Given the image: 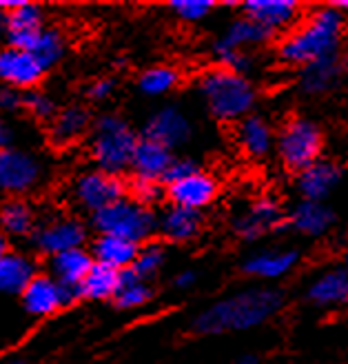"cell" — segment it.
Listing matches in <instances>:
<instances>
[{"label": "cell", "mask_w": 348, "mask_h": 364, "mask_svg": "<svg viewBox=\"0 0 348 364\" xmlns=\"http://www.w3.org/2000/svg\"><path fill=\"white\" fill-rule=\"evenodd\" d=\"M284 304V294L280 289H246L215 302L195 318V331L200 333H227L246 331L260 326L276 316Z\"/></svg>", "instance_id": "6da1fadb"}, {"label": "cell", "mask_w": 348, "mask_h": 364, "mask_svg": "<svg viewBox=\"0 0 348 364\" xmlns=\"http://www.w3.org/2000/svg\"><path fill=\"white\" fill-rule=\"evenodd\" d=\"M344 18L337 9L324 7L310 14L280 45V58L288 65H310L335 56L342 41Z\"/></svg>", "instance_id": "7a4b0ae2"}, {"label": "cell", "mask_w": 348, "mask_h": 364, "mask_svg": "<svg viewBox=\"0 0 348 364\" xmlns=\"http://www.w3.org/2000/svg\"><path fill=\"white\" fill-rule=\"evenodd\" d=\"M200 91L207 100L209 112L217 120H242L255 107L258 94L249 78L233 74L229 69H211L200 80Z\"/></svg>", "instance_id": "3957f363"}, {"label": "cell", "mask_w": 348, "mask_h": 364, "mask_svg": "<svg viewBox=\"0 0 348 364\" xmlns=\"http://www.w3.org/2000/svg\"><path fill=\"white\" fill-rule=\"evenodd\" d=\"M136 142V134L122 118L102 116L98 118L94 136H91V156H94L100 171L120 176L131 165Z\"/></svg>", "instance_id": "277c9868"}, {"label": "cell", "mask_w": 348, "mask_h": 364, "mask_svg": "<svg viewBox=\"0 0 348 364\" xmlns=\"http://www.w3.org/2000/svg\"><path fill=\"white\" fill-rule=\"evenodd\" d=\"M94 225L100 235H118L140 245L156 233L158 218L151 209L136 205L129 198H120L118 203L94 213Z\"/></svg>", "instance_id": "5b68a950"}, {"label": "cell", "mask_w": 348, "mask_h": 364, "mask_svg": "<svg viewBox=\"0 0 348 364\" xmlns=\"http://www.w3.org/2000/svg\"><path fill=\"white\" fill-rule=\"evenodd\" d=\"M324 138L320 127L308 118H293L280 134V156L288 169L302 171L320 160Z\"/></svg>", "instance_id": "8992f818"}, {"label": "cell", "mask_w": 348, "mask_h": 364, "mask_svg": "<svg viewBox=\"0 0 348 364\" xmlns=\"http://www.w3.org/2000/svg\"><path fill=\"white\" fill-rule=\"evenodd\" d=\"M87 240V229L76 218H49L38 229H33V245L45 256H58V253L80 249Z\"/></svg>", "instance_id": "52a82bcc"}, {"label": "cell", "mask_w": 348, "mask_h": 364, "mask_svg": "<svg viewBox=\"0 0 348 364\" xmlns=\"http://www.w3.org/2000/svg\"><path fill=\"white\" fill-rule=\"evenodd\" d=\"M43 178V167L31 154L21 149L3 147L0 149V191L7 193H27Z\"/></svg>", "instance_id": "ba28073f"}, {"label": "cell", "mask_w": 348, "mask_h": 364, "mask_svg": "<svg viewBox=\"0 0 348 364\" xmlns=\"http://www.w3.org/2000/svg\"><path fill=\"white\" fill-rule=\"evenodd\" d=\"M73 198L82 209L98 213L124 198V185L118 176L104 171H87L73 182Z\"/></svg>", "instance_id": "9c48e42d"}, {"label": "cell", "mask_w": 348, "mask_h": 364, "mask_svg": "<svg viewBox=\"0 0 348 364\" xmlns=\"http://www.w3.org/2000/svg\"><path fill=\"white\" fill-rule=\"evenodd\" d=\"M23 302L25 309L31 316H51L56 314L58 309H62L65 304L73 302L76 298H80L78 289L71 287H62L60 282H56L51 276H36L23 291Z\"/></svg>", "instance_id": "30bf717a"}, {"label": "cell", "mask_w": 348, "mask_h": 364, "mask_svg": "<svg viewBox=\"0 0 348 364\" xmlns=\"http://www.w3.org/2000/svg\"><path fill=\"white\" fill-rule=\"evenodd\" d=\"M45 67L29 51L5 47L0 49V82L11 89H31L45 76Z\"/></svg>", "instance_id": "8fae6325"}, {"label": "cell", "mask_w": 348, "mask_h": 364, "mask_svg": "<svg viewBox=\"0 0 348 364\" xmlns=\"http://www.w3.org/2000/svg\"><path fill=\"white\" fill-rule=\"evenodd\" d=\"M144 138L153 140L169 151L173 147H180L191 138V122L189 118L175 107H164L156 112L144 127Z\"/></svg>", "instance_id": "7c38bea8"}, {"label": "cell", "mask_w": 348, "mask_h": 364, "mask_svg": "<svg viewBox=\"0 0 348 364\" xmlns=\"http://www.w3.org/2000/svg\"><path fill=\"white\" fill-rule=\"evenodd\" d=\"M167 196L171 198L173 207L200 211L202 207L211 205L217 196V182L202 171H195L178 182H171L167 187Z\"/></svg>", "instance_id": "4fadbf2b"}, {"label": "cell", "mask_w": 348, "mask_h": 364, "mask_svg": "<svg viewBox=\"0 0 348 364\" xmlns=\"http://www.w3.org/2000/svg\"><path fill=\"white\" fill-rule=\"evenodd\" d=\"M244 14L249 21L258 23L271 33H276L288 29L298 21L300 5L295 0H246Z\"/></svg>", "instance_id": "5bb4252c"}, {"label": "cell", "mask_w": 348, "mask_h": 364, "mask_svg": "<svg viewBox=\"0 0 348 364\" xmlns=\"http://www.w3.org/2000/svg\"><path fill=\"white\" fill-rule=\"evenodd\" d=\"M9 47L29 51L31 56L38 60L45 69L53 67L65 53V38L58 29H38L29 33H16L9 36Z\"/></svg>", "instance_id": "9a60e30c"}, {"label": "cell", "mask_w": 348, "mask_h": 364, "mask_svg": "<svg viewBox=\"0 0 348 364\" xmlns=\"http://www.w3.org/2000/svg\"><path fill=\"white\" fill-rule=\"evenodd\" d=\"M342 180V167L333 160H315L313 165L300 171L298 189L304 200L310 203H322L324 198L331 196Z\"/></svg>", "instance_id": "2e32d148"}, {"label": "cell", "mask_w": 348, "mask_h": 364, "mask_svg": "<svg viewBox=\"0 0 348 364\" xmlns=\"http://www.w3.org/2000/svg\"><path fill=\"white\" fill-rule=\"evenodd\" d=\"M282 225V209L273 198H260L235 220V231L244 240H255Z\"/></svg>", "instance_id": "e0dca14e"}, {"label": "cell", "mask_w": 348, "mask_h": 364, "mask_svg": "<svg viewBox=\"0 0 348 364\" xmlns=\"http://www.w3.org/2000/svg\"><path fill=\"white\" fill-rule=\"evenodd\" d=\"M171 162H173V156L167 147H162V144L153 140L142 138L136 142L129 169H134L136 178L160 182L164 173H167V169L171 167Z\"/></svg>", "instance_id": "ac0fdd59"}, {"label": "cell", "mask_w": 348, "mask_h": 364, "mask_svg": "<svg viewBox=\"0 0 348 364\" xmlns=\"http://www.w3.org/2000/svg\"><path fill=\"white\" fill-rule=\"evenodd\" d=\"M138 249H140V245L118 238V235H98L94 242V253H91V258H94V262L104 264L109 269L124 271V269H131V264L138 256Z\"/></svg>", "instance_id": "d6986e66"}, {"label": "cell", "mask_w": 348, "mask_h": 364, "mask_svg": "<svg viewBox=\"0 0 348 364\" xmlns=\"http://www.w3.org/2000/svg\"><path fill=\"white\" fill-rule=\"evenodd\" d=\"M300 253L293 249H276V251H260L251 256L244 264V271L262 280H278L298 264Z\"/></svg>", "instance_id": "ffe728a7"}, {"label": "cell", "mask_w": 348, "mask_h": 364, "mask_svg": "<svg viewBox=\"0 0 348 364\" xmlns=\"http://www.w3.org/2000/svg\"><path fill=\"white\" fill-rule=\"evenodd\" d=\"M36 276V264L25 253L7 251L0 258V294H23Z\"/></svg>", "instance_id": "44dd1931"}, {"label": "cell", "mask_w": 348, "mask_h": 364, "mask_svg": "<svg viewBox=\"0 0 348 364\" xmlns=\"http://www.w3.org/2000/svg\"><path fill=\"white\" fill-rule=\"evenodd\" d=\"M91 267H94V258H91L89 251H85V247L71 249L51 258V278L62 287L78 289Z\"/></svg>", "instance_id": "7402d4cb"}, {"label": "cell", "mask_w": 348, "mask_h": 364, "mask_svg": "<svg viewBox=\"0 0 348 364\" xmlns=\"http://www.w3.org/2000/svg\"><path fill=\"white\" fill-rule=\"evenodd\" d=\"M339 78H342L339 58L328 56V58L315 60L310 65H304L300 87H302V91H306V94H310V96H320V94H326V91L335 89Z\"/></svg>", "instance_id": "603a6c76"}, {"label": "cell", "mask_w": 348, "mask_h": 364, "mask_svg": "<svg viewBox=\"0 0 348 364\" xmlns=\"http://www.w3.org/2000/svg\"><path fill=\"white\" fill-rule=\"evenodd\" d=\"M290 227L304 235H322L335 225V213L324 203H310L304 200L290 211Z\"/></svg>", "instance_id": "cb8c5ba5"}, {"label": "cell", "mask_w": 348, "mask_h": 364, "mask_svg": "<svg viewBox=\"0 0 348 364\" xmlns=\"http://www.w3.org/2000/svg\"><path fill=\"white\" fill-rule=\"evenodd\" d=\"M308 300L320 306H335L346 302L348 296V273L346 267H335L308 287Z\"/></svg>", "instance_id": "d4e9b609"}, {"label": "cell", "mask_w": 348, "mask_h": 364, "mask_svg": "<svg viewBox=\"0 0 348 364\" xmlns=\"http://www.w3.org/2000/svg\"><path fill=\"white\" fill-rule=\"evenodd\" d=\"M200 227H202L200 211L182 209V207H173V205L164 211L162 218L158 220V229L164 233V238H169L173 242H187V240L195 238Z\"/></svg>", "instance_id": "484cf974"}, {"label": "cell", "mask_w": 348, "mask_h": 364, "mask_svg": "<svg viewBox=\"0 0 348 364\" xmlns=\"http://www.w3.org/2000/svg\"><path fill=\"white\" fill-rule=\"evenodd\" d=\"M237 142L244 149V154L253 158H262L273 147V132L266 120L260 116H246L237 127Z\"/></svg>", "instance_id": "4316f807"}, {"label": "cell", "mask_w": 348, "mask_h": 364, "mask_svg": "<svg viewBox=\"0 0 348 364\" xmlns=\"http://www.w3.org/2000/svg\"><path fill=\"white\" fill-rule=\"evenodd\" d=\"M118 287H120V271L94 262V267L89 269L85 280L80 282L78 294L89 300H107L116 296Z\"/></svg>", "instance_id": "83f0119b"}, {"label": "cell", "mask_w": 348, "mask_h": 364, "mask_svg": "<svg viewBox=\"0 0 348 364\" xmlns=\"http://www.w3.org/2000/svg\"><path fill=\"white\" fill-rule=\"evenodd\" d=\"M33 229H36V213L25 200H9V203L0 207V233L5 238L7 235L21 238V235H29Z\"/></svg>", "instance_id": "f1b7e54d"}, {"label": "cell", "mask_w": 348, "mask_h": 364, "mask_svg": "<svg viewBox=\"0 0 348 364\" xmlns=\"http://www.w3.org/2000/svg\"><path fill=\"white\" fill-rule=\"evenodd\" d=\"M89 129V114L82 107H69L62 109L60 114L53 116V124H51V138L58 144H69L76 142L80 136H85V132Z\"/></svg>", "instance_id": "f546056e"}, {"label": "cell", "mask_w": 348, "mask_h": 364, "mask_svg": "<svg viewBox=\"0 0 348 364\" xmlns=\"http://www.w3.org/2000/svg\"><path fill=\"white\" fill-rule=\"evenodd\" d=\"M273 38V33L266 31L264 27H260L258 23L249 21V18H237V21L231 23V27L227 29V33L219 38V43L231 47V49H240L242 47H253V45H262L266 41Z\"/></svg>", "instance_id": "4dcf8cb0"}, {"label": "cell", "mask_w": 348, "mask_h": 364, "mask_svg": "<svg viewBox=\"0 0 348 364\" xmlns=\"http://www.w3.org/2000/svg\"><path fill=\"white\" fill-rule=\"evenodd\" d=\"M114 298L120 309H140L142 304L149 302L151 289L146 287V282L140 280L131 269H124L120 271V287Z\"/></svg>", "instance_id": "1f68e13d"}, {"label": "cell", "mask_w": 348, "mask_h": 364, "mask_svg": "<svg viewBox=\"0 0 348 364\" xmlns=\"http://www.w3.org/2000/svg\"><path fill=\"white\" fill-rule=\"evenodd\" d=\"M5 29H7L9 36L29 33V31L43 29V11H40V7L31 5V3H23L21 7L7 11V16H5Z\"/></svg>", "instance_id": "d6a6232c"}, {"label": "cell", "mask_w": 348, "mask_h": 364, "mask_svg": "<svg viewBox=\"0 0 348 364\" xmlns=\"http://www.w3.org/2000/svg\"><path fill=\"white\" fill-rule=\"evenodd\" d=\"M178 82H180V74L173 67H167V65H156L151 69H146L140 76V89L146 96L167 94Z\"/></svg>", "instance_id": "836d02e7"}, {"label": "cell", "mask_w": 348, "mask_h": 364, "mask_svg": "<svg viewBox=\"0 0 348 364\" xmlns=\"http://www.w3.org/2000/svg\"><path fill=\"white\" fill-rule=\"evenodd\" d=\"M162 264H164V247L153 242V245L138 249V256L131 264V271L140 280H146V278H153L162 269Z\"/></svg>", "instance_id": "e575fe53"}, {"label": "cell", "mask_w": 348, "mask_h": 364, "mask_svg": "<svg viewBox=\"0 0 348 364\" xmlns=\"http://www.w3.org/2000/svg\"><path fill=\"white\" fill-rule=\"evenodd\" d=\"M169 7L178 18H182V21L195 23V21H202L205 16H209L215 3L213 0H171Z\"/></svg>", "instance_id": "d590c367"}, {"label": "cell", "mask_w": 348, "mask_h": 364, "mask_svg": "<svg viewBox=\"0 0 348 364\" xmlns=\"http://www.w3.org/2000/svg\"><path fill=\"white\" fill-rule=\"evenodd\" d=\"M129 191H131V200L140 207H146L158 203L162 198V185L160 182H153V180H144V178H134L131 185H129Z\"/></svg>", "instance_id": "8d00e7d4"}, {"label": "cell", "mask_w": 348, "mask_h": 364, "mask_svg": "<svg viewBox=\"0 0 348 364\" xmlns=\"http://www.w3.org/2000/svg\"><path fill=\"white\" fill-rule=\"evenodd\" d=\"M213 51H215V58L222 63V69H229V71H233V74L244 76V71L251 67V58L240 49H231V47H227L217 41Z\"/></svg>", "instance_id": "74e56055"}, {"label": "cell", "mask_w": 348, "mask_h": 364, "mask_svg": "<svg viewBox=\"0 0 348 364\" xmlns=\"http://www.w3.org/2000/svg\"><path fill=\"white\" fill-rule=\"evenodd\" d=\"M23 107L29 109L36 118H43V120L56 116V105L51 102L49 96L40 94V91H29V94H25L23 96Z\"/></svg>", "instance_id": "f35d334b"}, {"label": "cell", "mask_w": 348, "mask_h": 364, "mask_svg": "<svg viewBox=\"0 0 348 364\" xmlns=\"http://www.w3.org/2000/svg\"><path fill=\"white\" fill-rule=\"evenodd\" d=\"M195 171H200V169H197V165L193 160H173L162 180L167 182V185H171V182H178V180L187 178V176H191Z\"/></svg>", "instance_id": "ab89813d"}, {"label": "cell", "mask_w": 348, "mask_h": 364, "mask_svg": "<svg viewBox=\"0 0 348 364\" xmlns=\"http://www.w3.org/2000/svg\"><path fill=\"white\" fill-rule=\"evenodd\" d=\"M23 107V94H18L11 87H0V112H13Z\"/></svg>", "instance_id": "60d3db41"}, {"label": "cell", "mask_w": 348, "mask_h": 364, "mask_svg": "<svg viewBox=\"0 0 348 364\" xmlns=\"http://www.w3.org/2000/svg\"><path fill=\"white\" fill-rule=\"evenodd\" d=\"M112 91H114V80L112 78H100V80H96L94 85L89 87V96L94 100H104V98L112 96Z\"/></svg>", "instance_id": "b9f144b4"}, {"label": "cell", "mask_w": 348, "mask_h": 364, "mask_svg": "<svg viewBox=\"0 0 348 364\" xmlns=\"http://www.w3.org/2000/svg\"><path fill=\"white\" fill-rule=\"evenodd\" d=\"M193 282H195V273L193 271H182L180 276L175 278V287H180V289H187Z\"/></svg>", "instance_id": "7bdbcfd3"}, {"label": "cell", "mask_w": 348, "mask_h": 364, "mask_svg": "<svg viewBox=\"0 0 348 364\" xmlns=\"http://www.w3.org/2000/svg\"><path fill=\"white\" fill-rule=\"evenodd\" d=\"M7 140H9V129H7V124H5L3 120H0V149L5 147Z\"/></svg>", "instance_id": "ee69618b"}, {"label": "cell", "mask_w": 348, "mask_h": 364, "mask_svg": "<svg viewBox=\"0 0 348 364\" xmlns=\"http://www.w3.org/2000/svg\"><path fill=\"white\" fill-rule=\"evenodd\" d=\"M7 251H9V247H7V238H5L3 233H0V258H3Z\"/></svg>", "instance_id": "f6af8a7d"}, {"label": "cell", "mask_w": 348, "mask_h": 364, "mask_svg": "<svg viewBox=\"0 0 348 364\" xmlns=\"http://www.w3.org/2000/svg\"><path fill=\"white\" fill-rule=\"evenodd\" d=\"M3 36H5V16L0 14V41H3Z\"/></svg>", "instance_id": "bcb514c9"}, {"label": "cell", "mask_w": 348, "mask_h": 364, "mask_svg": "<svg viewBox=\"0 0 348 364\" xmlns=\"http://www.w3.org/2000/svg\"><path fill=\"white\" fill-rule=\"evenodd\" d=\"M7 364H25L23 360H13V362H7Z\"/></svg>", "instance_id": "7dc6e473"}, {"label": "cell", "mask_w": 348, "mask_h": 364, "mask_svg": "<svg viewBox=\"0 0 348 364\" xmlns=\"http://www.w3.org/2000/svg\"><path fill=\"white\" fill-rule=\"evenodd\" d=\"M242 364H253V362H242Z\"/></svg>", "instance_id": "c3c4849f"}]
</instances>
